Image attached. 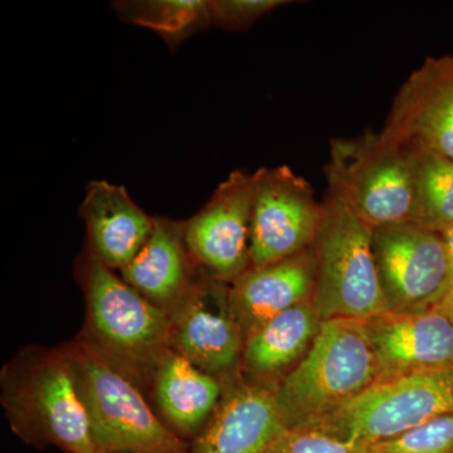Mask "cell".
<instances>
[{
	"label": "cell",
	"instance_id": "cell-22",
	"mask_svg": "<svg viewBox=\"0 0 453 453\" xmlns=\"http://www.w3.org/2000/svg\"><path fill=\"white\" fill-rule=\"evenodd\" d=\"M366 447L369 453H453V412Z\"/></svg>",
	"mask_w": 453,
	"mask_h": 453
},
{
	"label": "cell",
	"instance_id": "cell-4",
	"mask_svg": "<svg viewBox=\"0 0 453 453\" xmlns=\"http://www.w3.org/2000/svg\"><path fill=\"white\" fill-rule=\"evenodd\" d=\"M88 414L96 453H192L146 395L81 336L59 347Z\"/></svg>",
	"mask_w": 453,
	"mask_h": 453
},
{
	"label": "cell",
	"instance_id": "cell-7",
	"mask_svg": "<svg viewBox=\"0 0 453 453\" xmlns=\"http://www.w3.org/2000/svg\"><path fill=\"white\" fill-rule=\"evenodd\" d=\"M452 412L453 366H449L380 378L308 427L369 446Z\"/></svg>",
	"mask_w": 453,
	"mask_h": 453
},
{
	"label": "cell",
	"instance_id": "cell-5",
	"mask_svg": "<svg viewBox=\"0 0 453 453\" xmlns=\"http://www.w3.org/2000/svg\"><path fill=\"white\" fill-rule=\"evenodd\" d=\"M372 229L327 192L312 244L316 259L314 303L320 320L368 321L389 311L372 242Z\"/></svg>",
	"mask_w": 453,
	"mask_h": 453
},
{
	"label": "cell",
	"instance_id": "cell-13",
	"mask_svg": "<svg viewBox=\"0 0 453 453\" xmlns=\"http://www.w3.org/2000/svg\"><path fill=\"white\" fill-rule=\"evenodd\" d=\"M225 387L216 412L195 440L192 453H266L288 429L275 384L235 380Z\"/></svg>",
	"mask_w": 453,
	"mask_h": 453
},
{
	"label": "cell",
	"instance_id": "cell-23",
	"mask_svg": "<svg viewBox=\"0 0 453 453\" xmlns=\"http://www.w3.org/2000/svg\"><path fill=\"white\" fill-rule=\"evenodd\" d=\"M266 453H369L368 447L348 442L321 431L301 426L288 428Z\"/></svg>",
	"mask_w": 453,
	"mask_h": 453
},
{
	"label": "cell",
	"instance_id": "cell-16",
	"mask_svg": "<svg viewBox=\"0 0 453 453\" xmlns=\"http://www.w3.org/2000/svg\"><path fill=\"white\" fill-rule=\"evenodd\" d=\"M316 259L311 249L265 267L249 268L229 285L244 339L286 310L312 301Z\"/></svg>",
	"mask_w": 453,
	"mask_h": 453
},
{
	"label": "cell",
	"instance_id": "cell-6",
	"mask_svg": "<svg viewBox=\"0 0 453 453\" xmlns=\"http://www.w3.org/2000/svg\"><path fill=\"white\" fill-rule=\"evenodd\" d=\"M327 192L345 203L371 229L411 223L413 153L387 144L366 130L330 140L325 166Z\"/></svg>",
	"mask_w": 453,
	"mask_h": 453
},
{
	"label": "cell",
	"instance_id": "cell-19",
	"mask_svg": "<svg viewBox=\"0 0 453 453\" xmlns=\"http://www.w3.org/2000/svg\"><path fill=\"white\" fill-rule=\"evenodd\" d=\"M320 318L312 301L273 316L244 339L241 368L253 380L273 384L311 344Z\"/></svg>",
	"mask_w": 453,
	"mask_h": 453
},
{
	"label": "cell",
	"instance_id": "cell-8",
	"mask_svg": "<svg viewBox=\"0 0 453 453\" xmlns=\"http://www.w3.org/2000/svg\"><path fill=\"white\" fill-rule=\"evenodd\" d=\"M251 267H265L311 249L323 219V203L290 166L253 173ZM250 267V268H251Z\"/></svg>",
	"mask_w": 453,
	"mask_h": 453
},
{
	"label": "cell",
	"instance_id": "cell-9",
	"mask_svg": "<svg viewBox=\"0 0 453 453\" xmlns=\"http://www.w3.org/2000/svg\"><path fill=\"white\" fill-rule=\"evenodd\" d=\"M372 252L389 311L434 308L453 283L445 243L413 223L372 229Z\"/></svg>",
	"mask_w": 453,
	"mask_h": 453
},
{
	"label": "cell",
	"instance_id": "cell-20",
	"mask_svg": "<svg viewBox=\"0 0 453 453\" xmlns=\"http://www.w3.org/2000/svg\"><path fill=\"white\" fill-rule=\"evenodd\" d=\"M111 8L122 23L157 33L170 50L211 27L210 0H116Z\"/></svg>",
	"mask_w": 453,
	"mask_h": 453
},
{
	"label": "cell",
	"instance_id": "cell-14",
	"mask_svg": "<svg viewBox=\"0 0 453 453\" xmlns=\"http://www.w3.org/2000/svg\"><path fill=\"white\" fill-rule=\"evenodd\" d=\"M366 329L380 378L453 366V323L436 309L387 311L366 321Z\"/></svg>",
	"mask_w": 453,
	"mask_h": 453
},
{
	"label": "cell",
	"instance_id": "cell-12",
	"mask_svg": "<svg viewBox=\"0 0 453 453\" xmlns=\"http://www.w3.org/2000/svg\"><path fill=\"white\" fill-rule=\"evenodd\" d=\"M378 134L411 153L453 159V55L426 58L399 88Z\"/></svg>",
	"mask_w": 453,
	"mask_h": 453
},
{
	"label": "cell",
	"instance_id": "cell-1",
	"mask_svg": "<svg viewBox=\"0 0 453 453\" xmlns=\"http://www.w3.org/2000/svg\"><path fill=\"white\" fill-rule=\"evenodd\" d=\"M76 279L86 303L80 336L146 395L157 363L170 349L168 312L142 296L88 246L77 257Z\"/></svg>",
	"mask_w": 453,
	"mask_h": 453
},
{
	"label": "cell",
	"instance_id": "cell-26",
	"mask_svg": "<svg viewBox=\"0 0 453 453\" xmlns=\"http://www.w3.org/2000/svg\"><path fill=\"white\" fill-rule=\"evenodd\" d=\"M445 243L447 256H449V266H451L453 277V226L440 234Z\"/></svg>",
	"mask_w": 453,
	"mask_h": 453
},
{
	"label": "cell",
	"instance_id": "cell-24",
	"mask_svg": "<svg viewBox=\"0 0 453 453\" xmlns=\"http://www.w3.org/2000/svg\"><path fill=\"white\" fill-rule=\"evenodd\" d=\"M291 4L286 0H210L211 27L244 31L275 9Z\"/></svg>",
	"mask_w": 453,
	"mask_h": 453
},
{
	"label": "cell",
	"instance_id": "cell-21",
	"mask_svg": "<svg viewBox=\"0 0 453 453\" xmlns=\"http://www.w3.org/2000/svg\"><path fill=\"white\" fill-rule=\"evenodd\" d=\"M413 153V211L411 223L442 234L453 226V159Z\"/></svg>",
	"mask_w": 453,
	"mask_h": 453
},
{
	"label": "cell",
	"instance_id": "cell-10",
	"mask_svg": "<svg viewBox=\"0 0 453 453\" xmlns=\"http://www.w3.org/2000/svg\"><path fill=\"white\" fill-rule=\"evenodd\" d=\"M169 319L172 350L219 380L235 375L242 360L244 334L226 282L199 267Z\"/></svg>",
	"mask_w": 453,
	"mask_h": 453
},
{
	"label": "cell",
	"instance_id": "cell-15",
	"mask_svg": "<svg viewBox=\"0 0 453 453\" xmlns=\"http://www.w3.org/2000/svg\"><path fill=\"white\" fill-rule=\"evenodd\" d=\"M79 214L85 222L89 251L119 273L138 255L154 226V217L124 187L107 180L89 181Z\"/></svg>",
	"mask_w": 453,
	"mask_h": 453
},
{
	"label": "cell",
	"instance_id": "cell-3",
	"mask_svg": "<svg viewBox=\"0 0 453 453\" xmlns=\"http://www.w3.org/2000/svg\"><path fill=\"white\" fill-rule=\"evenodd\" d=\"M380 378L366 321L323 320L305 357L275 384L288 428L333 413Z\"/></svg>",
	"mask_w": 453,
	"mask_h": 453
},
{
	"label": "cell",
	"instance_id": "cell-25",
	"mask_svg": "<svg viewBox=\"0 0 453 453\" xmlns=\"http://www.w3.org/2000/svg\"><path fill=\"white\" fill-rule=\"evenodd\" d=\"M434 309L447 316L453 323V283L449 291L446 292L445 296L440 300V303Z\"/></svg>",
	"mask_w": 453,
	"mask_h": 453
},
{
	"label": "cell",
	"instance_id": "cell-17",
	"mask_svg": "<svg viewBox=\"0 0 453 453\" xmlns=\"http://www.w3.org/2000/svg\"><path fill=\"white\" fill-rule=\"evenodd\" d=\"M199 266L190 255L184 220L154 217L150 237L120 276L157 308L172 312L195 281Z\"/></svg>",
	"mask_w": 453,
	"mask_h": 453
},
{
	"label": "cell",
	"instance_id": "cell-18",
	"mask_svg": "<svg viewBox=\"0 0 453 453\" xmlns=\"http://www.w3.org/2000/svg\"><path fill=\"white\" fill-rule=\"evenodd\" d=\"M226 380L208 374L169 349L157 363L148 393L172 431L186 440L201 434L219 407Z\"/></svg>",
	"mask_w": 453,
	"mask_h": 453
},
{
	"label": "cell",
	"instance_id": "cell-11",
	"mask_svg": "<svg viewBox=\"0 0 453 453\" xmlns=\"http://www.w3.org/2000/svg\"><path fill=\"white\" fill-rule=\"evenodd\" d=\"M253 189V173L234 170L207 204L184 220L190 255L202 270L220 281L234 282L251 267Z\"/></svg>",
	"mask_w": 453,
	"mask_h": 453
},
{
	"label": "cell",
	"instance_id": "cell-2",
	"mask_svg": "<svg viewBox=\"0 0 453 453\" xmlns=\"http://www.w3.org/2000/svg\"><path fill=\"white\" fill-rule=\"evenodd\" d=\"M0 403L23 442L65 453H96L88 414L61 349H20L0 372Z\"/></svg>",
	"mask_w": 453,
	"mask_h": 453
}]
</instances>
